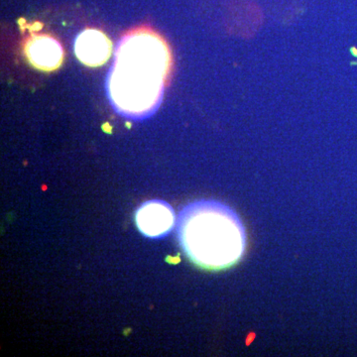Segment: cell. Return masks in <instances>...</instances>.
<instances>
[{"label":"cell","mask_w":357,"mask_h":357,"mask_svg":"<svg viewBox=\"0 0 357 357\" xmlns=\"http://www.w3.org/2000/svg\"><path fill=\"white\" fill-rule=\"evenodd\" d=\"M171 67L170 49L161 36L148 28L127 33L117 46L107 79L114 107L133 117L153 112L162 99Z\"/></svg>","instance_id":"1"},{"label":"cell","mask_w":357,"mask_h":357,"mask_svg":"<svg viewBox=\"0 0 357 357\" xmlns=\"http://www.w3.org/2000/svg\"><path fill=\"white\" fill-rule=\"evenodd\" d=\"M177 236L190 261L204 270L232 267L246 249V233L238 215L215 200L186 205L177 221Z\"/></svg>","instance_id":"2"},{"label":"cell","mask_w":357,"mask_h":357,"mask_svg":"<svg viewBox=\"0 0 357 357\" xmlns=\"http://www.w3.org/2000/svg\"><path fill=\"white\" fill-rule=\"evenodd\" d=\"M135 220L140 232L151 238L166 236L175 224V212L163 200H149L138 208Z\"/></svg>","instance_id":"3"},{"label":"cell","mask_w":357,"mask_h":357,"mask_svg":"<svg viewBox=\"0 0 357 357\" xmlns=\"http://www.w3.org/2000/svg\"><path fill=\"white\" fill-rule=\"evenodd\" d=\"M112 52V43L99 30L87 29L79 34L75 42L77 58L87 67H100L107 62Z\"/></svg>","instance_id":"4"},{"label":"cell","mask_w":357,"mask_h":357,"mask_svg":"<svg viewBox=\"0 0 357 357\" xmlns=\"http://www.w3.org/2000/svg\"><path fill=\"white\" fill-rule=\"evenodd\" d=\"M25 55L36 69L52 72L61 67L64 51L59 41L49 35H35L25 44Z\"/></svg>","instance_id":"5"}]
</instances>
